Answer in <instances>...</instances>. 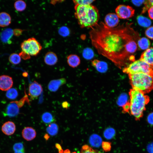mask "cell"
<instances>
[{
    "instance_id": "cell-1",
    "label": "cell",
    "mask_w": 153,
    "mask_h": 153,
    "mask_svg": "<svg viewBox=\"0 0 153 153\" xmlns=\"http://www.w3.org/2000/svg\"><path fill=\"white\" fill-rule=\"evenodd\" d=\"M131 25L127 22L110 28L101 22L91 28L89 32L92 44L98 53L120 69L135 61L134 56L130 54L127 50L130 41L139 39Z\"/></svg>"
},
{
    "instance_id": "cell-2",
    "label": "cell",
    "mask_w": 153,
    "mask_h": 153,
    "mask_svg": "<svg viewBox=\"0 0 153 153\" xmlns=\"http://www.w3.org/2000/svg\"><path fill=\"white\" fill-rule=\"evenodd\" d=\"M75 16L82 28H92L97 25L99 18V10L91 4L87 5H76Z\"/></svg>"
},
{
    "instance_id": "cell-3",
    "label": "cell",
    "mask_w": 153,
    "mask_h": 153,
    "mask_svg": "<svg viewBox=\"0 0 153 153\" xmlns=\"http://www.w3.org/2000/svg\"><path fill=\"white\" fill-rule=\"evenodd\" d=\"M129 95V113L134 116L136 120H139L143 116L146 106L149 101V97L142 92L133 88L130 90Z\"/></svg>"
},
{
    "instance_id": "cell-4",
    "label": "cell",
    "mask_w": 153,
    "mask_h": 153,
    "mask_svg": "<svg viewBox=\"0 0 153 153\" xmlns=\"http://www.w3.org/2000/svg\"><path fill=\"white\" fill-rule=\"evenodd\" d=\"M128 75L132 88L136 89L145 94L153 89V75L139 73Z\"/></svg>"
},
{
    "instance_id": "cell-5",
    "label": "cell",
    "mask_w": 153,
    "mask_h": 153,
    "mask_svg": "<svg viewBox=\"0 0 153 153\" xmlns=\"http://www.w3.org/2000/svg\"><path fill=\"white\" fill-rule=\"evenodd\" d=\"M123 71L128 75L143 73L153 75V66L140 59L123 68Z\"/></svg>"
},
{
    "instance_id": "cell-6",
    "label": "cell",
    "mask_w": 153,
    "mask_h": 153,
    "mask_svg": "<svg viewBox=\"0 0 153 153\" xmlns=\"http://www.w3.org/2000/svg\"><path fill=\"white\" fill-rule=\"evenodd\" d=\"M22 51L30 56H36L42 48L40 44L34 38L31 37L24 41L21 44Z\"/></svg>"
},
{
    "instance_id": "cell-7",
    "label": "cell",
    "mask_w": 153,
    "mask_h": 153,
    "mask_svg": "<svg viewBox=\"0 0 153 153\" xmlns=\"http://www.w3.org/2000/svg\"><path fill=\"white\" fill-rule=\"evenodd\" d=\"M115 12L119 18L125 19L133 16L135 10L130 6L120 5L116 8Z\"/></svg>"
},
{
    "instance_id": "cell-8",
    "label": "cell",
    "mask_w": 153,
    "mask_h": 153,
    "mask_svg": "<svg viewBox=\"0 0 153 153\" xmlns=\"http://www.w3.org/2000/svg\"><path fill=\"white\" fill-rule=\"evenodd\" d=\"M43 91L41 85L36 81H34L29 84L28 95L31 99L36 98L39 96Z\"/></svg>"
},
{
    "instance_id": "cell-9",
    "label": "cell",
    "mask_w": 153,
    "mask_h": 153,
    "mask_svg": "<svg viewBox=\"0 0 153 153\" xmlns=\"http://www.w3.org/2000/svg\"><path fill=\"white\" fill-rule=\"evenodd\" d=\"M13 84L12 78L8 75H3L0 76V90L6 91L10 89Z\"/></svg>"
},
{
    "instance_id": "cell-10",
    "label": "cell",
    "mask_w": 153,
    "mask_h": 153,
    "mask_svg": "<svg viewBox=\"0 0 153 153\" xmlns=\"http://www.w3.org/2000/svg\"><path fill=\"white\" fill-rule=\"evenodd\" d=\"M105 24L108 27L113 28L116 27L119 22V18L116 14L109 13L106 15L104 19Z\"/></svg>"
},
{
    "instance_id": "cell-11",
    "label": "cell",
    "mask_w": 153,
    "mask_h": 153,
    "mask_svg": "<svg viewBox=\"0 0 153 153\" xmlns=\"http://www.w3.org/2000/svg\"><path fill=\"white\" fill-rule=\"evenodd\" d=\"M19 108L14 101L10 102L7 105L4 113L5 116L14 117L19 113Z\"/></svg>"
},
{
    "instance_id": "cell-12",
    "label": "cell",
    "mask_w": 153,
    "mask_h": 153,
    "mask_svg": "<svg viewBox=\"0 0 153 153\" xmlns=\"http://www.w3.org/2000/svg\"><path fill=\"white\" fill-rule=\"evenodd\" d=\"M66 82V79L64 78L53 80H51L48 85V90L51 92L57 91L60 87Z\"/></svg>"
},
{
    "instance_id": "cell-13",
    "label": "cell",
    "mask_w": 153,
    "mask_h": 153,
    "mask_svg": "<svg viewBox=\"0 0 153 153\" xmlns=\"http://www.w3.org/2000/svg\"><path fill=\"white\" fill-rule=\"evenodd\" d=\"M140 59L153 66V47L149 48L145 50L141 54Z\"/></svg>"
},
{
    "instance_id": "cell-14",
    "label": "cell",
    "mask_w": 153,
    "mask_h": 153,
    "mask_svg": "<svg viewBox=\"0 0 153 153\" xmlns=\"http://www.w3.org/2000/svg\"><path fill=\"white\" fill-rule=\"evenodd\" d=\"M16 127L14 123L12 122L8 121L5 123L2 126L1 130L5 135H10L14 133Z\"/></svg>"
},
{
    "instance_id": "cell-15",
    "label": "cell",
    "mask_w": 153,
    "mask_h": 153,
    "mask_svg": "<svg viewBox=\"0 0 153 153\" xmlns=\"http://www.w3.org/2000/svg\"><path fill=\"white\" fill-rule=\"evenodd\" d=\"M22 135L25 140L27 141H30L36 137V133L35 129L32 128L26 127L22 130Z\"/></svg>"
},
{
    "instance_id": "cell-16",
    "label": "cell",
    "mask_w": 153,
    "mask_h": 153,
    "mask_svg": "<svg viewBox=\"0 0 153 153\" xmlns=\"http://www.w3.org/2000/svg\"><path fill=\"white\" fill-rule=\"evenodd\" d=\"M45 63L49 65H55L58 62V57L55 53L49 52L45 54L44 59Z\"/></svg>"
},
{
    "instance_id": "cell-17",
    "label": "cell",
    "mask_w": 153,
    "mask_h": 153,
    "mask_svg": "<svg viewBox=\"0 0 153 153\" xmlns=\"http://www.w3.org/2000/svg\"><path fill=\"white\" fill-rule=\"evenodd\" d=\"M91 63L92 65L99 72L105 73L107 70V64L105 62L95 59L92 61Z\"/></svg>"
},
{
    "instance_id": "cell-18",
    "label": "cell",
    "mask_w": 153,
    "mask_h": 153,
    "mask_svg": "<svg viewBox=\"0 0 153 153\" xmlns=\"http://www.w3.org/2000/svg\"><path fill=\"white\" fill-rule=\"evenodd\" d=\"M13 30L10 28H7L3 30L1 33L0 38L1 41L4 43L9 42L10 39L12 37Z\"/></svg>"
},
{
    "instance_id": "cell-19",
    "label": "cell",
    "mask_w": 153,
    "mask_h": 153,
    "mask_svg": "<svg viewBox=\"0 0 153 153\" xmlns=\"http://www.w3.org/2000/svg\"><path fill=\"white\" fill-rule=\"evenodd\" d=\"M11 21V16L8 13L5 12L0 13V27H4L8 26Z\"/></svg>"
},
{
    "instance_id": "cell-20",
    "label": "cell",
    "mask_w": 153,
    "mask_h": 153,
    "mask_svg": "<svg viewBox=\"0 0 153 153\" xmlns=\"http://www.w3.org/2000/svg\"><path fill=\"white\" fill-rule=\"evenodd\" d=\"M67 62L70 66L74 68L80 64V60L78 56L76 54H72L67 56Z\"/></svg>"
},
{
    "instance_id": "cell-21",
    "label": "cell",
    "mask_w": 153,
    "mask_h": 153,
    "mask_svg": "<svg viewBox=\"0 0 153 153\" xmlns=\"http://www.w3.org/2000/svg\"><path fill=\"white\" fill-rule=\"evenodd\" d=\"M89 142L92 146L96 147H99L102 142L101 137L96 134H94L90 136Z\"/></svg>"
},
{
    "instance_id": "cell-22",
    "label": "cell",
    "mask_w": 153,
    "mask_h": 153,
    "mask_svg": "<svg viewBox=\"0 0 153 153\" xmlns=\"http://www.w3.org/2000/svg\"><path fill=\"white\" fill-rule=\"evenodd\" d=\"M150 42L149 40L145 37L139 38L138 40L137 45L142 50H146L149 48Z\"/></svg>"
},
{
    "instance_id": "cell-23",
    "label": "cell",
    "mask_w": 153,
    "mask_h": 153,
    "mask_svg": "<svg viewBox=\"0 0 153 153\" xmlns=\"http://www.w3.org/2000/svg\"><path fill=\"white\" fill-rule=\"evenodd\" d=\"M137 20L139 25L143 27H149L152 23L150 19L141 15L138 16L137 17Z\"/></svg>"
},
{
    "instance_id": "cell-24",
    "label": "cell",
    "mask_w": 153,
    "mask_h": 153,
    "mask_svg": "<svg viewBox=\"0 0 153 153\" xmlns=\"http://www.w3.org/2000/svg\"><path fill=\"white\" fill-rule=\"evenodd\" d=\"M58 126L55 123H52L48 126L46 129L47 133L50 135L54 136L56 135L58 131Z\"/></svg>"
},
{
    "instance_id": "cell-25",
    "label": "cell",
    "mask_w": 153,
    "mask_h": 153,
    "mask_svg": "<svg viewBox=\"0 0 153 153\" xmlns=\"http://www.w3.org/2000/svg\"><path fill=\"white\" fill-rule=\"evenodd\" d=\"M41 119L43 122L46 124H50L54 120L52 115L49 112L44 113L42 115Z\"/></svg>"
},
{
    "instance_id": "cell-26",
    "label": "cell",
    "mask_w": 153,
    "mask_h": 153,
    "mask_svg": "<svg viewBox=\"0 0 153 153\" xmlns=\"http://www.w3.org/2000/svg\"><path fill=\"white\" fill-rule=\"evenodd\" d=\"M94 52L93 50L90 48H86L83 50L82 55L83 58L86 60L92 59L94 56Z\"/></svg>"
},
{
    "instance_id": "cell-27",
    "label": "cell",
    "mask_w": 153,
    "mask_h": 153,
    "mask_svg": "<svg viewBox=\"0 0 153 153\" xmlns=\"http://www.w3.org/2000/svg\"><path fill=\"white\" fill-rule=\"evenodd\" d=\"M14 6L17 11L21 12L25 9L26 7V4L24 1L19 0L15 2Z\"/></svg>"
},
{
    "instance_id": "cell-28",
    "label": "cell",
    "mask_w": 153,
    "mask_h": 153,
    "mask_svg": "<svg viewBox=\"0 0 153 153\" xmlns=\"http://www.w3.org/2000/svg\"><path fill=\"white\" fill-rule=\"evenodd\" d=\"M9 60L12 64H18L21 62V58L19 54L16 53H13L9 56Z\"/></svg>"
},
{
    "instance_id": "cell-29",
    "label": "cell",
    "mask_w": 153,
    "mask_h": 153,
    "mask_svg": "<svg viewBox=\"0 0 153 153\" xmlns=\"http://www.w3.org/2000/svg\"><path fill=\"white\" fill-rule=\"evenodd\" d=\"M18 95L17 90L14 88H10L7 91L6 94L7 97L10 99H16Z\"/></svg>"
},
{
    "instance_id": "cell-30",
    "label": "cell",
    "mask_w": 153,
    "mask_h": 153,
    "mask_svg": "<svg viewBox=\"0 0 153 153\" xmlns=\"http://www.w3.org/2000/svg\"><path fill=\"white\" fill-rule=\"evenodd\" d=\"M115 133V131L113 128H110L106 129L105 131L104 135L105 137L107 139L112 138Z\"/></svg>"
},
{
    "instance_id": "cell-31",
    "label": "cell",
    "mask_w": 153,
    "mask_h": 153,
    "mask_svg": "<svg viewBox=\"0 0 153 153\" xmlns=\"http://www.w3.org/2000/svg\"><path fill=\"white\" fill-rule=\"evenodd\" d=\"M127 95L125 93L121 94L119 97L117 103L118 105L121 107H123L128 101Z\"/></svg>"
},
{
    "instance_id": "cell-32",
    "label": "cell",
    "mask_w": 153,
    "mask_h": 153,
    "mask_svg": "<svg viewBox=\"0 0 153 153\" xmlns=\"http://www.w3.org/2000/svg\"><path fill=\"white\" fill-rule=\"evenodd\" d=\"M59 34L63 37L68 36L70 34V31L69 28L65 26H62L59 28L58 30Z\"/></svg>"
},
{
    "instance_id": "cell-33",
    "label": "cell",
    "mask_w": 153,
    "mask_h": 153,
    "mask_svg": "<svg viewBox=\"0 0 153 153\" xmlns=\"http://www.w3.org/2000/svg\"><path fill=\"white\" fill-rule=\"evenodd\" d=\"M80 153H99L88 145H83L81 149Z\"/></svg>"
},
{
    "instance_id": "cell-34",
    "label": "cell",
    "mask_w": 153,
    "mask_h": 153,
    "mask_svg": "<svg viewBox=\"0 0 153 153\" xmlns=\"http://www.w3.org/2000/svg\"><path fill=\"white\" fill-rule=\"evenodd\" d=\"M14 101L18 106L19 108L23 107L26 101L29 104H30L28 96L26 92L25 93L24 96L20 100L18 101Z\"/></svg>"
},
{
    "instance_id": "cell-35",
    "label": "cell",
    "mask_w": 153,
    "mask_h": 153,
    "mask_svg": "<svg viewBox=\"0 0 153 153\" xmlns=\"http://www.w3.org/2000/svg\"><path fill=\"white\" fill-rule=\"evenodd\" d=\"M144 4V6L143 8L141 14L144 13L150 7L153 6V0H145Z\"/></svg>"
},
{
    "instance_id": "cell-36",
    "label": "cell",
    "mask_w": 153,
    "mask_h": 153,
    "mask_svg": "<svg viewBox=\"0 0 153 153\" xmlns=\"http://www.w3.org/2000/svg\"><path fill=\"white\" fill-rule=\"evenodd\" d=\"M95 1L91 0H76L73 1L75 5H87L91 4V3Z\"/></svg>"
},
{
    "instance_id": "cell-37",
    "label": "cell",
    "mask_w": 153,
    "mask_h": 153,
    "mask_svg": "<svg viewBox=\"0 0 153 153\" xmlns=\"http://www.w3.org/2000/svg\"><path fill=\"white\" fill-rule=\"evenodd\" d=\"M145 33L148 38L153 40V26L148 28L146 30Z\"/></svg>"
},
{
    "instance_id": "cell-38",
    "label": "cell",
    "mask_w": 153,
    "mask_h": 153,
    "mask_svg": "<svg viewBox=\"0 0 153 153\" xmlns=\"http://www.w3.org/2000/svg\"><path fill=\"white\" fill-rule=\"evenodd\" d=\"M13 149L14 152L24 151V145L21 143L15 144L13 145Z\"/></svg>"
},
{
    "instance_id": "cell-39",
    "label": "cell",
    "mask_w": 153,
    "mask_h": 153,
    "mask_svg": "<svg viewBox=\"0 0 153 153\" xmlns=\"http://www.w3.org/2000/svg\"><path fill=\"white\" fill-rule=\"evenodd\" d=\"M102 147L103 150L107 152L110 151L111 148V143L108 142H103L102 143Z\"/></svg>"
},
{
    "instance_id": "cell-40",
    "label": "cell",
    "mask_w": 153,
    "mask_h": 153,
    "mask_svg": "<svg viewBox=\"0 0 153 153\" xmlns=\"http://www.w3.org/2000/svg\"><path fill=\"white\" fill-rule=\"evenodd\" d=\"M147 121L150 125L153 126V112L150 113L148 115Z\"/></svg>"
},
{
    "instance_id": "cell-41",
    "label": "cell",
    "mask_w": 153,
    "mask_h": 153,
    "mask_svg": "<svg viewBox=\"0 0 153 153\" xmlns=\"http://www.w3.org/2000/svg\"><path fill=\"white\" fill-rule=\"evenodd\" d=\"M146 150L148 153H153V141L148 144L146 146Z\"/></svg>"
},
{
    "instance_id": "cell-42",
    "label": "cell",
    "mask_w": 153,
    "mask_h": 153,
    "mask_svg": "<svg viewBox=\"0 0 153 153\" xmlns=\"http://www.w3.org/2000/svg\"><path fill=\"white\" fill-rule=\"evenodd\" d=\"M24 30L19 29H15L13 30V35L16 36H20Z\"/></svg>"
},
{
    "instance_id": "cell-43",
    "label": "cell",
    "mask_w": 153,
    "mask_h": 153,
    "mask_svg": "<svg viewBox=\"0 0 153 153\" xmlns=\"http://www.w3.org/2000/svg\"><path fill=\"white\" fill-rule=\"evenodd\" d=\"M145 0H132L131 2L135 6L139 7L144 3Z\"/></svg>"
},
{
    "instance_id": "cell-44",
    "label": "cell",
    "mask_w": 153,
    "mask_h": 153,
    "mask_svg": "<svg viewBox=\"0 0 153 153\" xmlns=\"http://www.w3.org/2000/svg\"><path fill=\"white\" fill-rule=\"evenodd\" d=\"M21 58H22L23 59L27 60L30 58V56L27 54L23 51H22L19 54Z\"/></svg>"
},
{
    "instance_id": "cell-45",
    "label": "cell",
    "mask_w": 153,
    "mask_h": 153,
    "mask_svg": "<svg viewBox=\"0 0 153 153\" xmlns=\"http://www.w3.org/2000/svg\"><path fill=\"white\" fill-rule=\"evenodd\" d=\"M148 13L149 18L153 20V6L151 7L148 9Z\"/></svg>"
},
{
    "instance_id": "cell-46",
    "label": "cell",
    "mask_w": 153,
    "mask_h": 153,
    "mask_svg": "<svg viewBox=\"0 0 153 153\" xmlns=\"http://www.w3.org/2000/svg\"><path fill=\"white\" fill-rule=\"evenodd\" d=\"M62 106L63 108L67 109L70 107V104L67 101H64L62 103Z\"/></svg>"
},
{
    "instance_id": "cell-47",
    "label": "cell",
    "mask_w": 153,
    "mask_h": 153,
    "mask_svg": "<svg viewBox=\"0 0 153 153\" xmlns=\"http://www.w3.org/2000/svg\"><path fill=\"white\" fill-rule=\"evenodd\" d=\"M59 153H77L75 152H71L68 149H67L64 150H63V149L59 151Z\"/></svg>"
},
{
    "instance_id": "cell-48",
    "label": "cell",
    "mask_w": 153,
    "mask_h": 153,
    "mask_svg": "<svg viewBox=\"0 0 153 153\" xmlns=\"http://www.w3.org/2000/svg\"><path fill=\"white\" fill-rule=\"evenodd\" d=\"M22 75L24 77H27L28 75V74L27 72H24L22 73Z\"/></svg>"
},
{
    "instance_id": "cell-49",
    "label": "cell",
    "mask_w": 153,
    "mask_h": 153,
    "mask_svg": "<svg viewBox=\"0 0 153 153\" xmlns=\"http://www.w3.org/2000/svg\"><path fill=\"white\" fill-rule=\"evenodd\" d=\"M14 153H25L24 151L14 152Z\"/></svg>"
}]
</instances>
